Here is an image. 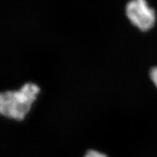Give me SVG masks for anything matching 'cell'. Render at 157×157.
Listing matches in <instances>:
<instances>
[{
  "label": "cell",
  "mask_w": 157,
  "mask_h": 157,
  "mask_svg": "<svg viewBox=\"0 0 157 157\" xmlns=\"http://www.w3.org/2000/svg\"><path fill=\"white\" fill-rule=\"evenodd\" d=\"M125 13L133 25L143 31L153 28L156 23L154 10L144 0H133L127 4Z\"/></svg>",
  "instance_id": "2"
},
{
  "label": "cell",
  "mask_w": 157,
  "mask_h": 157,
  "mask_svg": "<svg viewBox=\"0 0 157 157\" xmlns=\"http://www.w3.org/2000/svg\"><path fill=\"white\" fill-rule=\"evenodd\" d=\"M84 157H108L106 155L103 154V153L98 151L95 150H90L86 153Z\"/></svg>",
  "instance_id": "3"
},
{
  "label": "cell",
  "mask_w": 157,
  "mask_h": 157,
  "mask_svg": "<svg viewBox=\"0 0 157 157\" xmlns=\"http://www.w3.org/2000/svg\"><path fill=\"white\" fill-rule=\"evenodd\" d=\"M39 93L40 87L33 82H27L18 90L0 92V115L13 120H23Z\"/></svg>",
  "instance_id": "1"
},
{
  "label": "cell",
  "mask_w": 157,
  "mask_h": 157,
  "mask_svg": "<svg viewBox=\"0 0 157 157\" xmlns=\"http://www.w3.org/2000/svg\"><path fill=\"white\" fill-rule=\"evenodd\" d=\"M150 77L153 83L157 87V66L152 68L150 71Z\"/></svg>",
  "instance_id": "4"
}]
</instances>
